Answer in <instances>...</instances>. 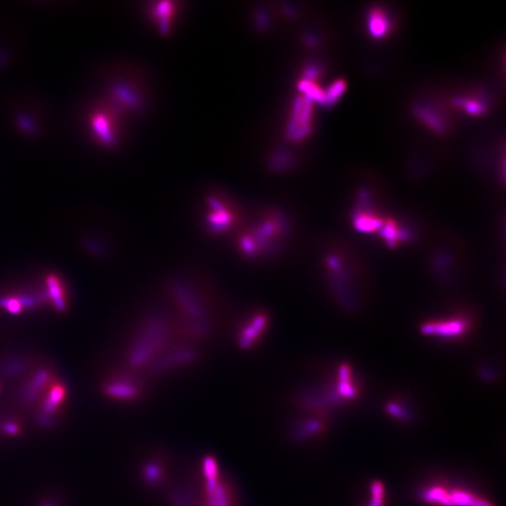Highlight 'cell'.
I'll list each match as a JSON object with an SVG mask.
<instances>
[{"label": "cell", "mask_w": 506, "mask_h": 506, "mask_svg": "<svg viewBox=\"0 0 506 506\" xmlns=\"http://www.w3.org/2000/svg\"><path fill=\"white\" fill-rule=\"evenodd\" d=\"M144 330L142 340L138 342L132 356L134 362L138 364H143L150 357H155L169 336V324L160 317L149 320Z\"/></svg>", "instance_id": "1"}, {"label": "cell", "mask_w": 506, "mask_h": 506, "mask_svg": "<svg viewBox=\"0 0 506 506\" xmlns=\"http://www.w3.org/2000/svg\"><path fill=\"white\" fill-rule=\"evenodd\" d=\"M415 112L419 118L422 119L431 129L437 132L445 131L446 128L445 119L436 110L427 106H418Z\"/></svg>", "instance_id": "7"}, {"label": "cell", "mask_w": 506, "mask_h": 506, "mask_svg": "<svg viewBox=\"0 0 506 506\" xmlns=\"http://www.w3.org/2000/svg\"><path fill=\"white\" fill-rule=\"evenodd\" d=\"M424 499L442 506H492L473 494L464 491H448L445 487L434 486L425 493Z\"/></svg>", "instance_id": "2"}, {"label": "cell", "mask_w": 506, "mask_h": 506, "mask_svg": "<svg viewBox=\"0 0 506 506\" xmlns=\"http://www.w3.org/2000/svg\"><path fill=\"white\" fill-rule=\"evenodd\" d=\"M346 89L345 82L339 80L329 86L328 89L324 91V105H332L336 103L344 93Z\"/></svg>", "instance_id": "8"}, {"label": "cell", "mask_w": 506, "mask_h": 506, "mask_svg": "<svg viewBox=\"0 0 506 506\" xmlns=\"http://www.w3.org/2000/svg\"><path fill=\"white\" fill-rule=\"evenodd\" d=\"M311 116V104L309 100L305 98L298 101L295 106L294 120L292 124L293 136L301 138L309 130V120Z\"/></svg>", "instance_id": "3"}, {"label": "cell", "mask_w": 506, "mask_h": 506, "mask_svg": "<svg viewBox=\"0 0 506 506\" xmlns=\"http://www.w3.org/2000/svg\"><path fill=\"white\" fill-rule=\"evenodd\" d=\"M368 28L373 38L385 37L391 28V21L387 14L382 9H372L368 17Z\"/></svg>", "instance_id": "5"}, {"label": "cell", "mask_w": 506, "mask_h": 506, "mask_svg": "<svg viewBox=\"0 0 506 506\" xmlns=\"http://www.w3.org/2000/svg\"><path fill=\"white\" fill-rule=\"evenodd\" d=\"M48 284L51 295L53 297V300L55 302V305L59 308H63L64 300L62 297L61 288L59 286V283L55 279H50Z\"/></svg>", "instance_id": "10"}, {"label": "cell", "mask_w": 506, "mask_h": 506, "mask_svg": "<svg viewBox=\"0 0 506 506\" xmlns=\"http://www.w3.org/2000/svg\"><path fill=\"white\" fill-rule=\"evenodd\" d=\"M456 104L458 106H460L462 107L463 109L465 110L466 112L470 115H473V116H477V115H480V114H483L486 110V105L485 103L479 100H474V99H467V100H463V99H458L456 100Z\"/></svg>", "instance_id": "9"}, {"label": "cell", "mask_w": 506, "mask_h": 506, "mask_svg": "<svg viewBox=\"0 0 506 506\" xmlns=\"http://www.w3.org/2000/svg\"><path fill=\"white\" fill-rule=\"evenodd\" d=\"M466 329V321L457 318L447 319L438 322H432L427 327V331L431 334H436L445 336H456L463 333Z\"/></svg>", "instance_id": "6"}, {"label": "cell", "mask_w": 506, "mask_h": 506, "mask_svg": "<svg viewBox=\"0 0 506 506\" xmlns=\"http://www.w3.org/2000/svg\"><path fill=\"white\" fill-rule=\"evenodd\" d=\"M267 317L265 313H258L253 316L249 325L243 329L239 338V345L243 349L250 348L258 341L261 333L266 328Z\"/></svg>", "instance_id": "4"}]
</instances>
